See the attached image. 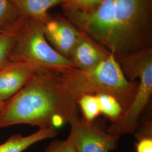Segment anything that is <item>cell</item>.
Listing matches in <instances>:
<instances>
[{
    "label": "cell",
    "mask_w": 152,
    "mask_h": 152,
    "mask_svg": "<svg viewBox=\"0 0 152 152\" xmlns=\"http://www.w3.org/2000/svg\"><path fill=\"white\" fill-rule=\"evenodd\" d=\"M62 10L64 17L116 59L152 47V0H104L88 10Z\"/></svg>",
    "instance_id": "1"
},
{
    "label": "cell",
    "mask_w": 152,
    "mask_h": 152,
    "mask_svg": "<svg viewBox=\"0 0 152 152\" xmlns=\"http://www.w3.org/2000/svg\"><path fill=\"white\" fill-rule=\"evenodd\" d=\"M59 75L36 71L28 84L5 102L0 129L19 124L56 129L80 118L77 100L62 87Z\"/></svg>",
    "instance_id": "2"
},
{
    "label": "cell",
    "mask_w": 152,
    "mask_h": 152,
    "mask_svg": "<svg viewBox=\"0 0 152 152\" xmlns=\"http://www.w3.org/2000/svg\"><path fill=\"white\" fill-rule=\"evenodd\" d=\"M59 76L62 87L77 102L87 94H107L118 101L124 112L132 103L138 86L137 81H130L126 77L119 63L112 54L90 69L72 68L59 73Z\"/></svg>",
    "instance_id": "3"
},
{
    "label": "cell",
    "mask_w": 152,
    "mask_h": 152,
    "mask_svg": "<svg viewBox=\"0 0 152 152\" xmlns=\"http://www.w3.org/2000/svg\"><path fill=\"white\" fill-rule=\"evenodd\" d=\"M10 61L28 64L36 71L61 73L75 68L71 60L50 45L44 33V22L22 17L10 54Z\"/></svg>",
    "instance_id": "4"
},
{
    "label": "cell",
    "mask_w": 152,
    "mask_h": 152,
    "mask_svg": "<svg viewBox=\"0 0 152 152\" xmlns=\"http://www.w3.org/2000/svg\"><path fill=\"white\" fill-rule=\"evenodd\" d=\"M117 60L129 80L138 81L136 95L130 106L107 129L109 133L121 136L136 132L141 114L152 96V48L142 49Z\"/></svg>",
    "instance_id": "5"
},
{
    "label": "cell",
    "mask_w": 152,
    "mask_h": 152,
    "mask_svg": "<svg viewBox=\"0 0 152 152\" xmlns=\"http://www.w3.org/2000/svg\"><path fill=\"white\" fill-rule=\"evenodd\" d=\"M70 125L66 139L76 152H110L118 148L120 136L104 131L93 122L78 118Z\"/></svg>",
    "instance_id": "6"
},
{
    "label": "cell",
    "mask_w": 152,
    "mask_h": 152,
    "mask_svg": "<svg viewBox=\"0 0 152 152\" xmlns=\"http://www.w3.org/2000/svg\"><path fill=\"white\" fill-rule=\"evenodd\" d=\"M44 23L45 35L50 45L69 59L82 32L65 17L49 15Z\"/></svg>",
    "instance_id": "7"
},
{
    "label": "cell",
    "mask_w": 152,
    "mask_h": 152,
    "mask_svg": "<svg viewBox=\"0 0 152 152\" xmlns=\"http://www.w3.org/2000/svg\"><path fill=\"white\" fill-rule=\"evenodd\" d=\"M32 66L22 62L10 61L0 69V100L7 102L32 80L36 73Z\"/></svg>",
    "instance_id": "8"
},
{
    "label": "cell",
    "mask_w": 152,
    "mask_h": 152,
    "mask_svg": "<svg viewBox=\"0 0 152 152\" xmlns=\"http://www.w3.org/2000/svg\"><path fill=\"white\" fill-rule=\"evenodd\" d=\"M110 54L103 47L82 32L69 59L76 68L86 70L99 64Z\"/></svg>",
    "instance_id": "9"
},
{
    "label": "cell",
    "mask_w": 152,
    "mask_h": 152,
    "mask_svg": "<svg viewBox=\"0 0 152 152\" xmlns=\"http://www.w3.org/2000/svg\"><path fill=\"white\" fill-rule=\"evenodd\" d=\"M56 129L50 127L39 129L37 131L28 136L20 134L11 135L4 143L0 144V152H23L34 144L45 139L53 138L58 135Z\"/></svg>",
    "instance_id": "10"
},
{
    "label": "cell",
    "mask_w": 152,
    "mask_h": 152,
    "mask_svg": "<svg viewBox=\"0 0 152 152\" xmlns=\"http://www.w3.org/2000/svg\"><path fill=\"white\" fill-rule=\"evenodd\" d=\"M21 17L44 22L49 16V10L63 0H10Z\"/></svg>",
    "instance_id": "11"
},
{
    "label": "cell",
    "mask_w": 152,
    "mask_h": 152,
    "mask_svg": "<svg viewBox=\"0 0 152 152\" xmlns=\"http://www.w3.org/2000/svg\"><path fill=\"white\" fill-rule=\"evenodd\" d=\"M22 21L21 17L14 25L0 34V69L10 62L11 50Z\"/></svg>",
    "instance_id": "12"
},
{
    "label": "cell",
    "mask_w": 152,
    "mask_h": 152,
    "mask_svg": "<svg viewBox=\"0 0 152 152\" xmlns=\"http://www.w3.org/2000/svg\"><path fill=\"white\" fill-rule=\"evenodd\" d=\"M96 95L98 96L101 113L108 118L112 123L119 120L124 113V109L118 101L113 96L107 94Z\"/></svg>",
    "instance_id": "13"
},
{
    "label": "cell",
    "mask_w": 152,
    "mask_h": 152,
    "mask_svg": "<svg viewBox=\"0 0 152 152\" xmlns=\"http://www.w3.org/2000/svg\"><path fill=\"white\" fill-rule=\"evenodd\" d=\"M79 110L83 114V118L88 122H93L101 114L100 107L96 94H87L77 100Z\"/></svg>",
    "instance_id": "14"
},
{
    "label": "cell",
    "mask_w": 152,
    "mask_h": 152,
    "mask_svg": "<svg viewBox=\"0 0 152 152\" xmlns=\"http://www.w3.org/2000/svg\"><path fill=\"white\" fill-rule=\"evenodd\" d=\"M20 18L10 0H0V34L14 25Z\"/></svg>",
    "instance_id": "15"
},
{
    "label": "cell",
    "mask_w": 152,
    "mask_h": 152,
    "mask_svg": "<svg viewBox=\"0 0 152 152\" xmlns=\"http://www.w3.org/2000/svg\"><path fill=\"white\" fill-rule=\"evenodd\" d=\"M104 0H63L62 7L78 10H88L100 5Z\"/></svg>",
    "instance_id": "16"
},
{
    "label": "cell",
    "mask_w": 152,
    "mask_h": 152,
    "mask_svg": "<svg viewBox=\"0 0 152 152\" xmlns=\"http://www.w3.org/2000/svg\"><path fill=\"white\" fill-rule=\"evenodd\" d=\"M44 152H76L74 147L67 139L56 140L51 142Z\"/></svg>",
    "instance_id": "17"
},
{
    "label": "cell",
    "mask_w": 152,
    "mask_h": 152,
    "mask_svg": "<svg viewBox=\"0 0 152 152\" xmlns=\"http://www.w3.org/2000/svg\"><path fill=\"white\" fill-rule=\"evenodd\" d=\"M135 152H152V136L142 137L137 140Z\"/></svg>",
    "instance_id": "18"
},
{
    "label": "cell",
    "mask_w": 152,
    "mask_h": 152,
    "mask_svg": "<svg viewBox=\"0 0 152 152\" xmlns=\"http://www.w3.org/2000/svg\"><path fill=\"white\" fill-rule=\"evenodd\" d=\"M4 104H5V103H4V102H1L0 100V112L1 111V110L3 108V107L4 106Z\"/></svg>",
    "instance_id": "19"
}]
</instances>
